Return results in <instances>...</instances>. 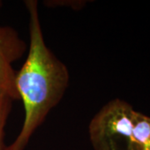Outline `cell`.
<instances>
[{
	"instance_id": "6da1fadb",
	"label": "cell",
	"mask_w": 150,
	"mask_h": 150,
	"mask_svg": "<svg viewBox=\"0 0 150 150\" xmlns=\"http://www.w3.org/2000/svg\"><path fill=\"white\" fill-rule=\"evenodd\" d=\"M38 5L37 1H25L28 13V54L15 76L17 92L24 108V119L19 134L7 150L25 149L69 85L67 66L46 45Z\"/></svg>"
},
{
	"instance_id": "7a4b0ae2",
	"label": "cell",
	"mask_w": 150,
	"mask_h": 150,
	"mask_svg": "<svg viewBox=\"0 0 150 150\" xmlns=\"http://www.w3.org/2000/svg\"><path fill=\"white\" fill-rule=\"evenodd\" d=\"M88 135L93 150H150V117L115 98L92 118Z\"/></svg>"
},
{
	"instance_id": "3957f363",
	"label": "cell",
	"mask_w": 150,
	"mask_h": 150,
	"mask_svg": "<svg viewBox=\"0 0 150 150\" xmlns=\"http://www.w3.org/2000/svg\"><path fill=\"white\" fill-rule=\"evenodd\" d=\"M27 48V43L14 28L0 26V92L7 94L13 101L19 99L15 86L16 72L13 64L21 59Z\"/></svg>"
},
{
	"instance_id": "277c9868",
	"label": "cell",
	"mask_w": 150,
	"mask_h": 150,
	"mask_svg": "<svg viewBox=\"0 0 150 150\" xmlns=\"http://www.w3.org/2000/svg\"><path fill=\"white\" fill-rule=\"evenodd\" d=\"M13 100L7 94L0 92V150H7L4 143V134L7 120L12 109Z\"/></svg>"
},
{
	"instance_id": "5b68a950",
	"label": "cell",
	"mask_w": 150,
	"mask_h": 150,
	"mask_svg": "<svg viewBox=\"0 0 150 150\" xmlns=\"http://www.w3.org/2000/svg\"><path fill=\"white\" fill-rule=\"evenodd\" d=\"M2 6V2H0V7Z\"/></svg>"
}]
</instances>
